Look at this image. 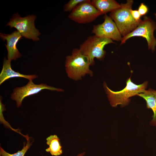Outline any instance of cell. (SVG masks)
Segmentation results:
<instances>
[{"label": "cell", "instance_id": "obj_1", "mask_svg": "<svg viewBox=\"0 0 156 156\" xmlns=\"http://www.w3.org/2000/svg\"><path fill=\"white\" fill-rule=\"evenodd\" d=\"M126 85L122 90L114 91L110 89L105 82L104 87L110 103L113 107L120 105L121 107L128 105L131 97L143 93L147 88L148 82L147 81L139 85L136 84L131 80V76L126 81Z\"/></svg>", "mask_w": 156, "mask_h": 156}, {"label": "cell", "instance_id": "obj_2", "mask_svg": "<svg viewBox=\"0 0 156 156\" xmlns=\"http://www.w3.org/2000/svg\"><path fill=\"white\" fill-rule=\"evenodd\" d=\"M90 66L88 60L79 49H74L71 55L66 57V72L69 77L73 80H80L86 75L92 76L93 73L90 69Z\"/></svg>", "mask_w": 156, "mask_h": 156}, {"label": "cell", "instance_id": "obj_3", "mask_svg": "<svg viewBox=\"0 0 156 156\" xmlns=\"http://www.w3.org/2000/svg\"><path fill=\"white\" fill-rule=\"evenodd\" d=\"M133 3V0H127L126 3L120 4V8L110 14V16L123 37L134 30L142 20L136 21L131 14L130 10Z\"/></svg>", "mask_w": 156, "mask_h": 156}, {"label": "cell", "instance_id": "obj_4", "mask_svg": "<svg viewBox=\"0 0 156 156\" xmlns=\"http://www.w3.org/2000/svg\"><path fill=\"white\" fill-rule=\"evenodd\" d=\"M114 43L111 39L98 37L95 35L89 36L80 45L79 49L88 60L90 65L94 64V59L103 60L106 54L104 50L106 45Z\"/></svg>", "mask_w": 156, "mask_h": 156}, {"label": "cell", "instance_id": "obj_5", "mask_svg": "<svg viewBox=\"0 0 156 156\" xmlns=\"http://www.w3.org/2000/svg\"><path fill=\"white\" fill-rule=\"evenodd\" d=\"M36 18V16L34 15L22 17L16 13L12 16L6 26H9L11 28H15L25 38L31 39L34 41H39L38 37L41 34L35 26Z\"/></svg>", "mask_w": 156, "mask_h": 156}, {"label": "cell", "instance_id": "obj_6", "mask_svg": "<svg viewBox=\"0 0 156 156\" xmlns=\"http://www.w3.org/2000/svg\"><path fill=\"white\" fill-rule=\"evenodd\" d=\"M156 30V23L150 17H144L137 27L133 31L122 38L120 45L125 43L128 39L135 36H141L146 39L148 48L153 53L155 50L156 39L154 35Z\"/></svg>", "mask_w": 156, "mask_h": 156}, {"label": "cell", "instance_id": "obj_7", "mask_svg": "<svg viewBox=\"0 0 156 156\" xmlns=\"http://www.w3.org/2000/svg\"><path fill=\"white\" fill-rule=\"evenodd\" d=\"M102 14L94 7L91 1L86 0L77 5L68 15L71 20L79 24L92 22Z\"/></svg>", "mask_w": 156, "mask_h": 156}, {"label": "cell", "instance_id": "obj_8", "mask_svg": "<svg viewBox=\"0 0 156 156\" xmlns=\"http://www.w3.org/2000/svg\"><path fill=\"white\" fill-rule=\"evenodd\" d=\"M44 89L60 92L64 91V90L61 88L52 87L42 83L36 84L32 81H29L26 85L15 88L11 94V98L12 100L16 101L17 107H19L21 106L22 101L25 97L37 94Z\"/></svg>", "mask_w": 156, "mask_h": 156}, {"label": "cell", "instance_id": "obj_9", "mask_svg": "<svg viewBox=\"0 0 156 156\" xmlns=\"http://www.w3.org/2000/svg\"><path fill=\"white\" fill-rule=\"evenodd\" d=\"M104 19L103 23L93 26L92 33L99 37L121 41V35L112 19L106 14H105Z\"/></svg>", "mask_w": 156, "mask_h": 156}, {"label": "cell", "instance_id": "obj_10", "mask_svg": "<svg viewBox=\"0 0 156 156\" xmlns=\"http://www.w3.org/2000/svg\"><path fill=\"white\" fill-rule=\"evenodd\" d=\"M0 36L3 41H7L5 46L8 51V60L11 61L12 60H15L21 57V55L16 47L18 42L22 37L19 32L15 31L10 34L1 33Z\"/></svg>", "mask_w": 156, "mask_h": 156}, {"label": "cell", "instance_id": "obj_11", "mask_svg": "<svg viewBox=\"0 0 156 156\" xmlns=\"http://www.w3.org/2000/svg\"><path fill=\"white\" fill-rule=\"evenodd\" d=\"M11 62L5 58L4 60L2 70L0 74V84L5 81L11 78L23 77L29 81L38 77L36 75H27L21 74L13 70L11 68Z\"/></svg>", "mask_w": 156, "mask_h": 156}, {"label": "cell", "instance_id": "obj_12", "mask_svg": "<svg viewBox=\"0 0 156 156\" xmlns=\"http://www.w3.org/2000/svg\"><path fill=\"white\" fill-rule=\"evenodd\" d=\"M144 99L146 102V108L152 109L153 112L150 125L156 127V90L149 88L137 95Z\"/></svg>", "mask_w": 156, "mask_h": 156}, {"label": "cell", "instance_id": "obj_13", "mask_svg": "<svg viewBox=\"0 0 156 156\" xmlns=\"http://www.w3.org/2000/svg\"><path fill=\"white\" fill-rule=\"evenodd\" d=\"M91 2L102 14L111 12L121 7V5L114 0H92Z\"/></svg>", "mask_w": 156, "mask_h": 156}, {"label": "cell", "instance_id": "obj_14", "mask_svg": "<svg viewBox=\"0 0 156 156\" xmlns=\"http://www.w3.org/2000/svg\"><path fill=\"white\" fill-rule=\"evenodd\" d=\"M46 143L49 147L45 150L53 156H58L62 153V146L60 144V139L55 135H52L46 139Z\"/></svg>", "mask_w": 156, "mask_h": 156}, {"label": "cell", "instance_id": "obj_15", "mask_svg": "<svg viewBox=\"0 0 156 156\" xmlns=\"http://www.w3.org/2000/svg\"><path fill=\"white\" fill-rule=\"evenodd\" d=\"M27 140V142L23 143V146L21 150H18L13 154H10L5 151L1 147H0V156H24L25 155L32 144L29 139Z\"/></svg>", "mask_w": 156, "mask_h": 156}, {"label": "cell", "instance_id": "obj_16", "mask_svg": "<svg viewBox=\"0 0 156 156\" xmlns=\"http://www.w3.org/2000/svg\"><path fill=\"white\" fill-rule=\"evenodd\" d=\"M86 0H70L64 7V10L66 12H71L77 5Z\"/></svg>", "mask_w": 156, "mask_h": 156}, {"label": "cell", "instance_id": "obj_17", "mask_svg": "<svg viewBox=\"0 0 156 156\" xmlns=\"http://www.w3.org/2000/svg\"><path fill=\"white\" fill-rule=\"evenodd\" d=\"M148 10L147 6L143 3H142L139 7L138 11L141 16L146 14L148 12Z\"/></svg>", "mask_w": 156, "mask_h": 156}, {"label": "cell", "instance_id": "obj_18", "mask_svg": "<svg viewBox=\"0 0 156 156\" xmlns=\"http://www.w3.org/2000/svg\"><path fill=\"white\" fill-rule=\"evenodd\" d=\"M130 12L133 18L137 21H139L141 20L140 18L141 16L138 10L131 9Z\"/></svg>", "mask_w": 156, "mask_h": 156}, {"label": "cell", "instance_id": "obj_19", "mask_svg": "<svg viewBox=\"0 0 156 156\" xmlns=\"http://www.w3.org/2000/svg\"><path fill=\"white\" fill-rule=\"evenodd\" d=\"M85 152H83V153H82L81 154H79L77 156H83L85 154Z\"/></svg>", "mask_w": 156, "mask_h": 156}, {"label": "cell", "instance_id": "obj_20", "mask_svg": "<svg viewBox=\"0 0 156 156\" xmlns=\"http://www.w3.org/2000/svg\"><path fill=\"white\" fill-rule=\"evenodd\" d=\"M154 14L155 17V18H156V13H155Z\"/></svg>", "mask_w": 156, "mask_h": 156}]
</instances>
